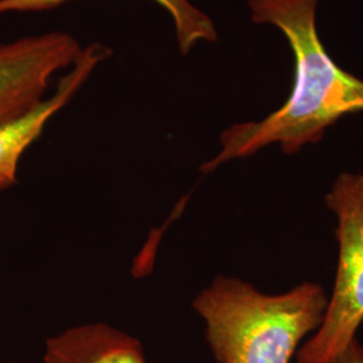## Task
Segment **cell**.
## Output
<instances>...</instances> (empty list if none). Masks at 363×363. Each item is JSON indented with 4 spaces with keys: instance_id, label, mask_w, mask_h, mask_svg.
I'll list each match as a JSON object with an SVG mask.
<instances>
[{
    "instance_id": "obj_1",
    "label": "cell",
    "mask_w": 363,
    "mask_h": 363,
    "mask_svg": "<svg viewBox=\"0 0 363 363\" xmlns=\"http://www.w3.org/2000/svg\"><path fill=\"white\" fill-rule=\"evenodd\" d=\"M319 0H249L252 21L272 25L294 52V86L286 103L257 121L234 124L220 133V151L201 167L210 174L230 160L279 144L286 155L320 142L337 120L363 112V81L334 62L316 30Z\"/></svg>"
},
{
    "instance_id": "obj_4",
    "label": "cell",
    "mask_w": 363,
    "mask_h": 363,
    "mask_svg": "<svg viewBox=\"0 0 363 363\" xmlns=\"http://www.w3.org/2000/svg\"><path fill=\"white\" fill-rule=\"evenodd\" d=\"M81 50L65 31L0 42V127L46 99L52 76L73 65Z\"/></svg>"
},
{
    "instance_id": "obj_7",
    "label": "cell",
    "mask_w": 363,
    "mask_h": 363,
    "mask_svg": "<svg viewBox=\"0 0 363 363\" xmlns=\"http://www.w3.org/2000/svg\"><path fill=\"white\" fill-rule=\"evenodd\" d=\"M73 0H0V15L50 11ZM169 13L182 55H187L199 42H216L218 33L208 13L190 0H154Z\"/></svg>"
},
{
    "instance_id": "obj_5",
    "label": "cell",
    "mask_w": 363,
    "mask_h": 363,
    "mask_svg": "<svg viewBox=\"0 0 363 363\" xmlns=\"http://www.w3.org/2000/svg\"><path fill=\"white\" fill-rule=\"evenodd\" d=\"M111 54L112 50L101 43L82 48L74 64L60 78L50 97L43 99L26 115L0 127V191L9 190L18 183V169L23 154Z\"/></svg>"
},
{
    "instance_id": "obj_6",
    "label": "cell",
    "mask_w": 363,
    "mask_h": 363,
    "mask_svg": "<svg viewBox=\"0 0 363 363\" xmlns=\"http://www.w3.org/2000/svg\"><path fill=\"white\" fill-rule=\"evenodd\" d=\"M45 363H147L142 343L106 323L73 325L46 340Z\"/></svg>"
},
{
    "instance_id": "obj_8",
    "label": "cell",
    "mask_w": 363,
    "mask_h": 363,
    "mask_svg": "<svg viewBox=\"0 0 363 363\" xmlns=\"http://www.w3.org/2000/svg\"><path fill=\"white\" fill-rule=\"evenodd\" d=\"M325 363H363V345L355 337L350 345Z\"/></svg>"
},
{
    "instance_id": "obj_3",
    "label": "cell",
    "mask_w": 363,
    "mask_h": 363,
    "mask_svg": "<svg viewBox=\"0 0 363 363\" xmlns=\"http://www.w3.org/2000/svg\"><path fill=\"white\" fill-rule=\"evenodd\" d=\"M337 217L335 286L325 318L295 357L296 363H325L346 349L363 323V174L342 172L325 196Z\"/></svg>"
},
{
    "instance_id": "obj_2",
    "label": "cell",
    "mask_w": 363,
    "mask_h": 363,
    "mask_svg": "<svg viewBox=\"0 0 363 363\" xmlns=\"http://www.w3.org/2000/svg\"><path fill=\"white\" fill-rule=\"evenodd\" d=\"M328 296L304 281L268 295L237 277L218 274L193 301L218 363H291L322 325Z\"/></svg>"
}]
</instances>
